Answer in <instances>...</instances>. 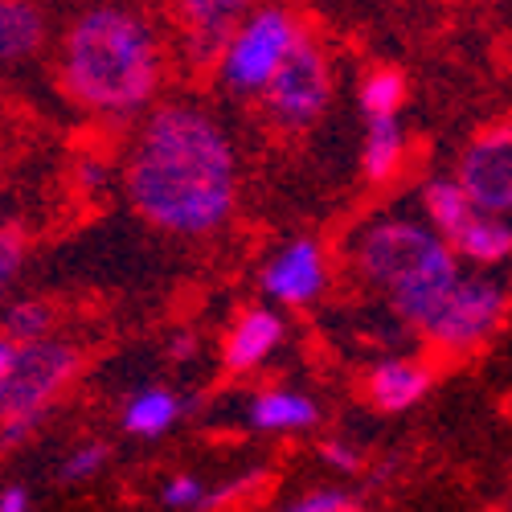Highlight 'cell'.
I'll list each match as a JSON object with an SVG mask.
<instances>
[{"mask_svg": "<svg viewBox=\"0 0 512 512\" xmlns=\"http://www.w3.org/2000/svg\"><path fill=\"white\" fill-rule=\"evenodd\" d=\"M300 33L304 29L295 25V17L287 9L246 13V21L234 29V37L226 41V50H222V62H218L222 82L238 95H259Z\"/></svg>", "mask_w": 512, "mask_h": 512, "instance_id": "5", "label": "cell"}, {"mask_svg": "<svg viewBox=\"0 0 512 512\" xmlns=\"http://www.w3.org/2000/svg\"><path fill=\"white\" fill-rule=\"evenodd\" d=\"M459 246L463 259H472L480 267H496L508 259L512 250V230H508V218H492V213H472L467 226L451 238Z\"/></svg>", "mask_w": 512, "mask_h": 512, "instance_id": "15", "label": "cell"}, {"mask_svg": "<svg viewBox=\"0 0 512 512\" xmlns=\"http://www.w3.org/2000/svg\"><path fill=\"white\" fill-rule=\"evenodd\" d=\"M46 37V21L25 0H0V62H17L33 54Z\"/></svg>", "mask_w": 512, "mask_h": 512, "instance_id": "17", "label": "cell"}, {"mask_svg": "<svg viewBox=\"0 0 512 512\" xmlns=\"http://www.w3.org/2000/svg\"><path fill=\"white\" fill-rule=\"evenodd\" d=\"M205 500V488L189 476H177V480H168L164 484V504L168 508H197Z\"/></svg>", "mask_w": 512, "mask_h": 512, "instance_id": "24", "label": "cell"}, {"mask_svg": "<svg viewBox=\"0 0 512 512\" xmlns=\"http://www.w3.org/2000/svg\"><path fill=\"white\" fill-rule=\"evenodd\" d=\"M431 390V369H426L422 361H381L369 381H365V394L377 410L386 414H398V410H410L414 402H422V394Z\"/></svg>", "mask_w": 512, "mask_h": 512, "instance_id": "12", "label": "cell"}, {"mask_svg": "<svg viewBox=\"0 0 512 512\" xmlns=\"http://www.w3.org/2000/svg\"><path fill=\"white\" fill-rule=\"evenodd\" d=\"M316 418V402L291 390H271L250 402V426H259V431H308Z\"/></svg>", "mask_w": 512, "mask_h": 512, "instance_id": "16", "label": "cell"}, {"mask_svg": "<svg viewBox=\"0 0 512 512\" xmlns=\"http://www.w3.org/2000/svg\"><path fill=\"white\" fill-rule=\"evenodd\" d=\"M455 279H459V267H455V254H451V246H447V250H439L426 267H418L402 287L390 291L394 312H398L410 328L422 332L426 320H431V316L439 312V304L447 300V291L455 287Z\"/></svg>", "mask_w": 512, "mask_h": 512, "instance_id": "10", "label": "cell"}, {"mask_svg": "<svg viewBox=\"0 0 512 512\" xmlns=\"http://www.w3.org/2000/svg\"><path fill=\"white\" fill-rule=\"evenodd\" d=\"M25 488H5L0 492V512H25Z\"/></svg>", "mask_w": 512, "mask_h": 512, "instance_id": "29", "label": "cell"}, {"mask_svg": "<svg viewBox=\"0 0 512 512\" xmlns=\"http://www.w3.org/2000/svg\"><path fill=\"white\" fill-rule=\"evenodd\" d=\"M320 455L328 459V467H340V472H357L361 467V455L353 447H345V443H324Z\"/></svg>", "mask_w": 512, "mask_h": 512, "instance_id": "26", "label": "cell"}, {"mask_svg": "<svg viewBox=\"0 0 512 512\" xmlns=\"http://www.w3.org/2000/svg\"><path fill=\"white\" fill-rule=\"evenodd\" d=\"M267 295H275L279 304H308L324 287V259L316 242H291L279 259L263 271Z\"/></svg>", "mask_w": 512, "mask_h": 512, "instance_id": "11", "label": "cell"}, {"mask_svg": "<svg viewBox=\"0 0 512 512\" xmlns=\"http://www.w3.org/2000/svg\"><path fill=\"white\" fill-rule=\"evenodd\" d=\"M62 82L70 99L103 115H127L156 95L160 50L152 29L123 9H95L66 37Z\"/></svg>", "mask_w": 512, "mask_h": 512, "instance_id": "2", "label": "cell"}, {"mask_svg": "<svg viewBox=\"0 0 512 512\" xmlns=\"http://www.w3.org/2000/svg\"><path fill=\"white\" fill-rule=\"evenodd\" d=\"M402 99H406V78H402V70H394V66L373 70V74L365 78V87H361L365 119H369V115H398Z\"/></svg>", "mask_w": 512, "mask_h": 512, "instance_id": "20", "label": "cell"}, {"mask_svg": "<svg viewBox=\"0 0 512 512\" xmlns=\"http://www.w3.org/2000/svg\"><path fill=\"white\" fill-rule=\"evenodd\" d=\"M439 250H447V242L435 230H426L418 222H406V218H386V222H377V226H369L361 234L357 271L390 295L418 267L431 263Z\"/></svg>", "mask_w": 512, "mask_h": 512, "instance_id": "6", "label": "cell"}, {"mask_svg": "<svg viewBox=\"0 0 512 512\" xmlns=\"http://www.w3.org/2000/svg\"><path fill=\"white\" fill-rule=\"evenodd\" d=\"M50 328H54V312H50V304H41V300H25V304H13L5 312V336L17 340V345L50 336Z\"/></svg>", "mask_w": 512, "mask_h": 512, "instance_id": "21", "label": "cell"}, {"mask_svg": "<svg viewBox=\"0 0 512 512\" xmlns=\"http://www.w3.org/2000/svg\"><path fill=\"white\" fill-rule=\"evenodd\" d=\"M291 512H353V500H349L345 492H328V488H320V492L304 496Z\"/></svg>", "mask_w": 512, "mask_h": 512, "instance_id": "25", "label": "cell"}, {"mask_svg": "<svg viewBox=\"0 0 512 512\" xmlns=\"http://www.w3.org/2000/svg\"><path fill=\"white\" fill-rule=\"evenodd\" d=\"M279 340H283V320L267 308H250L226 336V369L246 373L254 365H263Z\"/></svg>", "mask_w": 512, "mask_h": 512, "instance_id": "13", "label": "cell"}, {"mask_svg": "<svg viewBox=\"0 0 512 512\" xmlns=\"http://www.w3.org/2000/svg\"><path fill=\"white\" fill-rule=\"evenodd\" d=\"M500 316H504V287L484 275H467V279H455L447 300L426 320L422 332L431 336V345L443 353H467V349H476L484 336H492Z\"/></svg>", "mask_w": 512, "mask_h": 512, "instance_id": "7", "label": "cell"}, {"mask_svg": "<svg viewBox=\"0 0 512 512\" xmlns=\"http://www.w3.org/2000/svg\"><path fill=\"white\" fill-rule=\"evenodd\" d=\"M173 357H177V361L193 357V336H177V340H173Z\"/></svg>", "mask_w": 512, "mask_h": 512, "instance_id": "30", "label": "cell"}, {"mask_svg": "<svg viewBox=\"0 0 512 512\" xmlns=\"http://www.w3.org/2000/svg\"><path fill=\"white\" fill-rule=\"evenodd\" d=\"M127 193L156 230H218L238 201V160L226 132L197 107H160L127 160Z\"/></svg>", "mask_w": 512, "mask_h": 512, "instance_id": "1", "label": "cell"}, {"mask_svg": "<svg viewBox=\"0 0 512 512\" xmlns=\"http://www.w3.org/2000/svg\"><path fill=\"white\" fill-rule=\"evenodd\" d=\"M402 156H406V136H402L398 115H369L365 152H361L365 177H369L373 185L394 181L398 168H402Z\"/></svg>", "mask_w": 512, "mask_h": 512, "instance_id": "14", "label": "cell"}, {"mask_svg": "<svg viewBox=\"0 0 512 512\" xmlns=\"http://www.w3.org/2000/svg\"><path fill=\"white\" fill-rule=\"evenodd\" d=\"M422 205H426V218H431L435 234H443L447 242L467 226V218H472V201L463 197V189L455 181H431L422 189Z\"/></svg>", "mask_w": 512, "mask_h": 512, "instance_id": "19", "label": "cell"}, {"mask_svg": "<svg viewBox=\"0 0 512 512\" xmlns=\"http://www.w3.org/2000/svg\"><path fill=\"white\" fill-rule=\"evenodd\" d=\"M463 197L472 201L476 213L508 218L512 209V127L500 119L467 144L459 160V181Z\"/></svg>", "mask_w": 512, "mask_h": 512, "instance_id": "8", "label": "cell"}, {"mask_svg": "<svg viewBox=\"0 0 512 512\" xmlns=\"http://www.w3.org/2000/svg\"><path fill=\"white\" fill-rule=\"evenodd\" d=\"M254 0H177L181 29H185V58L197 74L218 70L226 41L246 21Z\"/></svg>", "mask_w": 512, "mask_h": 512, "instance_id": "9", "label": "cell"}, {"mask_svg": "<svg viewBox=\"0 0 512 512\" xmlns=\"http://www.w3.org/2000/svg\"><path fill=\"white\" fill-rule=\"evenodd\" d=\"M78 365H82L78 349L50 336L17 345L13 369L5 386H0V443L13 447L33 431L54 406V398L74 381Z\"/></svg>", "mask_w": 512, "mask_h": 512, "instance_id": "3", "label": "cell"}, {"mask_svg": "<svg viewBox=\"0 0 512 512\" xmlns=\"http://www.w3.org/2000/svg\"><path fill=\"white\" fill-rule=\"evenodd\" d=\"M13 357H17V340L0 336V386H5V377H9V369H13Z\"/></svg>", "mask_w": 512, "mask_h": 512, "instance_id": "28", "label": "cell"}, {"mask_svg": "<svg viewBox=\"0 0 512 512\" xmlns=\"http://www.w3.org/2000/svg\"><path fill=\"white\" fill-rule=\"evenodd\" d=\"M78 181H82V189H103V181H107V168H103V164H95V160H82V168H78Z\"/></svg>", "mask_w": 512, "mask_h": 512, "instance_id": "27", "label": "cell"}, {"mask_svg": "<svg viewBox=\"0 0 512 512\" xmlns=\"http://www.w3.org/2000/svg\"><path fill=\"white\" fill-rule=\"evenodd\" d=\"M103 463H107V447H103V443H91V447L74 451V455L62 463V480H91Z\"/></svg>", "mask_w": 512, "mask_h": 512, "instance_id": "23", "label": "cell"}, {"mask_svg": "<svg viewBox=\"0 0 512 512\" xmlns=\"http://www.w3.org/2000/svg\"><path fill=\"white\" fill-rule=\"evenodd\" d=\"M177 418H181V398L168 394V390H144V394H136L132 402H127V410H123V426L132 435H140V439L164 435Z\"/></svg>", "mask_w": 512, "mask_h": 512, "instance_id": "18", "label": "cell"}, {"mask_svg": "<svg viewBox=\"0 0 512 512\" xmlns=\"http://www.w3.org/2000/svg\"><path fill=\"white\" fill-rule=\"evenodd\" d=\"M21 263H25V234L17 226H0V300L13 287Z\"/></svg>", "mask_w": 512, "mask_h": 512, "instance_id": "22", "label": "cell"}, {"mask_svg": "<svg viewBox=\"0 0 512 512\" xmlns=\"http://www.w3.org/2000/svg\"><path fill=\"white\" fill-rule=\"evenodd\" d=\"M259 95L267 99V115L283 132H308L332 99V70L324 50L308 33H300Z\"/></svg>", "mask_w": 512, "mask_h": 512, "instance_id": "4", "label": "cell"}]
</instances>
